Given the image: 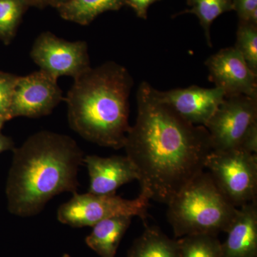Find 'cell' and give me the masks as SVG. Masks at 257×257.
Instances as JSON below:
<instances>
[{
	"mask_svg": "<svg viewBox=\"0 0 257 257\" xmlns=\"http://www.w3.org/2000/svg\"><path fill=\"white\" fill-rule=\"evenodd\" d=\"M138 116L124 148L138 171L142 194L168 204L204 172L213 151L207 128L186 121L143 82L137 94Z\"/></svg>",
	"mask_w": 257,
	"mask_h": 257,
	"instance_id": "obj_1",
	"label": "cell"
},
{
	"mask_svg": "<svg viewBox=\"0 0 257 257\" xmlns=\"http://www.w3.org/2000/svg\"><path fill=\"white\" fill-rule=\"evenodd\" d=\"M84 152L67 135L40 131L14 150L7 187L10 212L30 217L63 192L75 194Z\"/></svg>",
	"mask_w": 257,
	"mask_h": 257,
	"instance_id": "obj_2",
	"label": "cell"
},
{
	"mask_svg": "<svg viewBox=\"0 0 257 257\" xmlns=\"http://www.w3.org/2000/svg\"><path fill=\"white\" fill-rule=\"evenodd\" d=\"M134 85L127 69L114 62L91 67L78 78L64 100L69 126L90 143L114 150L124 148Z\"/></svg>",
	"mask_w": 257,
	"mask_h": 257,
	"instance_id": "obj_3",
	"label": "cell"
},
{
	"mask_svg": "<svg viewBox=\"0 0 257 257\" xmlns=\"http://www.w3.org/2000/svg\"><path fill=\"white\" fill-rule=\"evenodd\" d=\"M176 237L226 232L239 209L224 197L209 172L193 179L167 204Z\"/></svg>",
	"mask_w": 257,
	"mask_h": 257,
	"instance_id": "obj_4",
	"label": "cell"
},
{
	"mask_svg": "<svg viewBox=\"0 0 257 257\" xmlns=\"http://www.w3.org/2000/svg\"><path fill=\"white\" fill-rule=\"evenodd\" d=\"M205 168L225 197L235 207L257 200V155L241 150L212 151Z\"/></svg>",
	"mask_w": 257,
	"mask_h": 257,
	"instance_id": "obj_5",
	"label": "cell"
},
{
	"mask_svg": "<svg viewBox=\"0 0 257 257\" xmlns=\"http://www.w3.org/2000/svg\"><path fill=\"white\" fill-rule=\"evenodd\" d=\"M150 199L140 193L135 199H126L115 194L75 193L57 211L62 224L80 228L94 226L99 221L117 216H139L145 222Z\"/></svg>",
	"mask_w": 257,
	"mask_h": 257,
	"instance_id": "obj_6",
	"label": "cell"
},
{
	"mask_svg": "<svg viewBox=\"0 0 257 257\" xmlns=\"http://www.w3.org/2000/svg\"><path fill=\"white\" fill-rule=\"evenodd\" d=\"M257 125V98L238 95L225 98L205 127L213 151L240 150L251 128Z\"/></svg>",
	"mask_w": 257,
	"mask_h": 257,
	"instance_id": "obj_7",
	"label": "cell"
},
{
	"mask_svg": "<svg viewBox=\"0 0 257 257\" xmlns=\"http://www.w3.org/2000/svg\"><path fill=\"white\" fill-rule=\"evenodd\" d=\"M30 57L40 70L57 79L62 76L75 79L91 68L87 42L67 41L50 32L37 37Z\"/></svg>",
	"mask_w": 257,
	"mask_h": 257,
	"instance_id": "obj_8",
	"label": "cell"
},
{
	"mask_svg": "<svg viewBox=\"0 0 257 257\" xmlns=\"http://www.w3.org/2000/svg\"><path fill=\"white\" fill-rule=\"evenodd\" d=\"M58 79L42 70L20 77L15 84L10 118H39L50 114L64 99Z\"/></svg>",
	"mask_w": 257,
	"mask_h": 257,
	"instance_id": "obj_9",
	"label": "cell"
},
{
	"mask_svg": "<svg viewBox=\"0 0 257 257\" xmlns=\"http://www.w3.org/2000/svg\"><path fill=\"white\" fill-rule=\"evenodd\" d=\"M205 64L209 80L222 89L225 98L238 95L257 98V74L234 47L219 50L209 57Z\"/></svg>",
	"mask_w": 257,
	"mask_h": 257,
	"instance_id": "obj_10",
	"label": "cell"
},
{
	"mask_svg": "<svg viewBox=\"0 0 257 257\" xmlns=\"http://www.w3.org/2000/svg\"><path fill=\"white\" fill-rule=\"evenodd\" d=\"M153 93L186 121L204 126L225 99L224 93L219 88L195 85L167 91L153 87Z\"/></svg>",
	"mask_w": 257,
	"mask_h": 257,
	"instance_id": "obj_11",
	"label": "cell"
},
{
	"mask_svg": "<svg viewBox=\"0 0 257 257\" xmlns=\"http://www.w3.org/2000/svg\"><path fill=\"white\" fill-rule=\"evenodd\" d=\"M89 176V192L95 194H115L121 186L138 180V171L126 156L84 158Z\"/></svg>",
	"mask_w": 257,
	"mask_h": 257,
	"instance_id": "obj_12",
	"label": "cell"
},
{
	"mask_svg": "<svg viewBox=\"0 0 257 257\" xmlns=\"http://www.w3.org/2000/svg\"><path fill=\"white\" fill-rule=\"evenodd\" d=\"M226 233L222 257H257V200L239 208Z\"/></svg>",
	"mask_w": 257,
	"mask_h": 257,
	"instance_id": "obj_13",
	"label": "cell"
},
{
	"mask_svg": "<svg viewBox=\"0 0 257 257\" xmlns=\"http://www.w3.org/2000/svg\"><path fill=\"white\" fill-rule=\"evenodd\" d=\"M132 219L133 216H117L99 221L92 226V231L86 237V243L100 257L116 256Z\"/></svg>",
	"mask_w": 257,
	"mask_h": 257,
	"instance_id": "obj_14",
	"label": "cell"
},
{
	"mask_svg": "<svg viewBox=\"0 0 257 257\" xmlns=\"http://www.w3.org/2000/svg\"><path fill=\"white\" fill-rule=\"evenodd\" d=\"M124 5V0H69L56 10L63 20L87 26L102 13L117 11Z\"/></svg>",
	"mask_w": 257,
	"mask_h": 257,
	"instance_id": "obj_15",
	"label": "cell"
},
{
	"mask_svg": "<svg viewBox=\"0 0 257 257\" xmlns=\"http://www.w3.org/2000/svg\"><path fill=\"white\" fill-rule=\"evenodd\" d=\"M126 257H179L178 240L171 239L157 226H146Z\"/></svg>",
	"mask_w": 257,
	"mask_h": 257,
	"instance_id": "obj_16",
	"label": "cell"
},
{
	"mask_svg": "<svg viewBox=\"0 0 257 257\" xmlns=\"http://www.w3.org/2000/svg\"><path fill=\"white\" fill-rule=\"evenodd\" d=\"M187 3L190 9L184 10L175 16L187 13L195 15L204 30L208 45L211 47V24L223 13L234 10L232 0H187Z\"/></svg>",
	"mask_w": 257,
	"mask_h": 257,
	"instance_id": "obj_17",
	"label": "cell"
},
{
	"mask_svg": "<svg viewBox=\"0 0 257 257\" xmlns=\"http://www.w3.org/2000/svg\"><path fill=\"white\" fill-rule=\"evenodd\" d=\"M30 8L29 0H0V41L5 45L14 40L24 15Z\"/></svg>",
	"mask_w": 257,
	"mask_h": 257,
	"instance_id": "obj_18",
	"label": "cell"
},
{
	"mask_svg": "<svg viewBox=\"0 0 257 257\" xmlns=\"http://www.w3.org/2000/svg\"><path fill=\"white\" fill-rule=\"evenodd\" d=\"M177 240L179 257H222L221 242L217 236L189 235Z\"/></svg>",
	"mask_w": 257,
	"mask_h": 257,
	"instance_id": "obj_19",
	"label": "cell"
},
{
	"mask_svg": "<svg viewBox=\"0 0 257 257\" xmlns=\"http://www.w3.org/2000/svg\"><path fill=\"white\" fill-rule=\"evenodd\" d=\"M234 47L242 55L248 67L257 74V25L239 21Z\"/></svg>",
	"mask_w": 257,
	"mask_h": 257,
	"instance_id": "obj_20",
	"label": "cell"
},
{
	"mask_svg": "<svg viewBox=\"0 0 257 257\" xmlns=\"http://www.w3.org/2000/svg\"><path fill=\"white\" fill-rule=\"evenodd\" d=\"M18 78V75L0 71V115L8 120L11 119L10 108Z\"/></svg>",
	"mask_w": 257,
	"mask_h": 257,
	"instance_id": "obj_21",
	"label": "cell"
},
{
	"mask_svg": "<svg viewBox=\"0 0 257 257\" xmlns=\"http://www.w3.org/2000/svg\"><path fill=\"white\" fill-rule=\"evenodd\" d=\"M232 4L239 21L257 25V0H232Z\"/></svg>",
	"mask_w": 257,
	"mask_h": 257,
	"instance_id": "obj_22",
	"label": "cell"
},
{
	"mask_svg": "<svg viewBox=\"0 0 257 257\" xmlns=\"http://www.w3.org/2000/svg\"><path fill=\"white\" fill-rule=\"evenodd\" d=\"M158 1L160 0H124V3L133 8L138 18L146 20L149 8Z\"/></svg>",
	"mask_w": 257,
	"mask_h": 257,
	"instance_id": "obj_23",
	"label": "cell"
},
{
	"mask_svg": "<svg viewBox=\"0 0 257 257\" xmlns=\"http://www.w3.org/2000/svg\"><path fill=\"white\" fill-rule=\"evenodd\" d=\"M68 1L69 0H29L30 6L40 10L45 9L47 7H52L56 9Z\"/></svg>",
	"mask_w": 257,
	"mask_h": 257,
	"instance_id": "obj_24",
	"label": "cell"
},
{
	"mask_svg": "<svg viewBox=\"0 0 257 257\" xmlns=\"http://www.w3.org/2000/svg\"><path fill=\"white\" fill-rule=\"evenodd\" d=\"M13 149H14V143L13 140L0 133V154Z\"/></svg>",
	"mask_w": 257,
	"mask_h": 257,
	"instance_id": "obj_25",
	"label": "cell"
},
{
	"mask_svg": "<svg viewBox=\"0 0 257 257\" xmlns=\"http://www.w3.org/2000/svg\"><path fill=\"white\" fill-rule=\"evenodd\" d=\"M8 121L5 116H1L0 115V130L3 128V125H4L5 121Z\"/></svg>",
	"mask_w": 257,
	"mask_h": 257,
	"instance_id": "obj_26",
	"label": "cell"
},
{
	"mask_svg": "<svg viewBox=\"0 0 257 257\" xmlns=\"http://www.w3.org/2000/svg\"><path fill=\"white\" fill-rule=\"evenodd\" d=\"M62 257H72V256H71L70 255L67 254V253H64V254L63 255V256H62Z\"/></svg>",
	"mask_w": 257,
	"mask_h": 257,
	"instance_id": "obj_27",
	"label": "cell"
}]
</instances>
